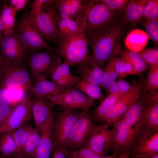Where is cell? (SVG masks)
I'll return each instance as SVG.
<instances>
[{
  "label": "cell",
  "instance_id": "9f6ffc18",
  "mask_svg": "<svg viewBox=\"0 0 158 158\" xmlns=\"http://www.w3.org/2000/svg\"><path fill=\"white\" fill-rule=\"evenodd\" d=\"M117 157V156L116 155L112 153L111 155L106 156H104L100 157V158H116Z\"/></svg>",
  "mask_w": 158,
  "mask_h": 158
},
{
  "label": "cell",
  "instance_id": "83f0119b",
  "mask_svg": "<svg viewBox=\"0 0 158 158\" xmlns=\"http://www.w3.org/2000/svg\"><path fill=\"white\" fill-rule=\"evenodd\" d=\"M119 54L131 64L136 74L142 73L149 69L148 64L142 59L138 53L128 49H121Z\"/></svg>",
  "mask_w": 158,
  "mask_h": 158
},
{
  "label": "cell",
  "instance_id": "2e32d148",
  "mask_svg": "<svg viewBox=\"0 0 158 158\" xmlns=\"http://www.w3.org/2000/svg\"><path fill=\"white\" fill-rule=\"evenodd\" d=\"M112 123L113 135L111 149L112 153L117 157L122 152L129 150L134 135L128 125L122 118H119Z\"/></svg>",
  "mask_w": 158,
  "mask_h": 158
},
{
  "label": "cell",
  "instance_id": "b9f144b4",
  "mask_svg": "<svg viewBox=\"0 0 158 158\" xmlns=\"http://www.w3.org/2000/svg\"><path fill=\"white\" fill-rule=\"evenodd\" d=\"M54 4L61 19L71 18L69 5L66 0H55Z\"/></svg>",
  "mask_w": 158,
  "mask_h": 158
},
{
  "label": "cell",
  "instance_id": "8fae6325",
  "mask_svg": "<svg viewBox=\"0 0 158 158\" xmlns=\"http://www.w3.org/2000/svg\"><path fill=\"white\" fill-rule=\"evenodd\" d=\"M31 92H26L0 128V134L12 132L33 118Z\"/></svg>",
  "mask_w": 158,
  "mask_h": 158
},
{
  "label": "cell",
  "instance_id": "ba28073f",
  "mask_svg": "<svg viewBox=\"0 0 158 158\" xmlns=\"http://www.w3.org/2000/svg\"><path fill=\"white\" fill-rule=\"evenodd\" d=\"M81 112L64 109L54 121V143L66 150L75 123Z\"/></svg>",
  "mask_w": 158,
  "mask_h": 158
},
{
  "label": "cell",
  "instance_id": "4dcf8cb0",
  "mask_svg": "<svg viewBox=\"0 0 158 158\" xmlns=\"http://www.w3.org/2000/svg\"><path fill=\"white\" fill-rule=\"evenodd\" d=\"M114 59L108 61L103 69L102 80L99 87L106 91L116 81L118 77L114 67Z\"/></svg>",
  "mask_w": 158,
  "mask_h": 158
},
{
  "label": "cell",
  "instance_id": "484cf974",
  "mask_svg": "<svg viewBox=\"0 0 158 158\" xmlns=\"http://www.w3.org/2000/svg\"><path fill=\"white\" fill-rule=\"evenodd\" d=\"M16 13L6 1H4L0 18L3 25L4 37L9 36L15 32Z\"/></svg>",
  "mask_w": 158,
  "mask_h": 158
},
{
  "label": "cell",
  "instance_id": "7bdbcfd3",
  "mask_svg": "<svg viewBox=\"0 0 158 158\" xmlns=\"http://www.w3.org/2000/svg\"><path fill=\"white\" fill-rule=\"evenodd\" d=\"M68 154L73 158H90L96 154L90 147L85 146L75 150L68 151Z\"/></svg>",
  "mask_w": 158,
  "mask_h": 158
},
{
  "label": "cell",
  "instance_id": "4fadbf2b",
  "mask_svg": "<svg viewBox=\"0 0 158 158\" xmlns=\"http://www.w3.org/2000/svg\"><path fill=\"white\" fill-rule=\"evenodd\" d=\"M130 156L158 154V130L142 128L133 137L129 149Z\"/></svg>",
  "mask_w": 158,
  "mask_h": 158
},
{
  "label": "cell",
  "instance_id": "f546056e",
  "mask_svg": "<svg viewBox=\"0 0 158 158\" xmlns=\"http://www.w3.org/2000/svg\"><path fill=\"white\" fill-rule=\"evenodd\" d=\"M126 93L107 95L95 110L93 114L95 117L99 120H104L105 115L109 109L117 101Z\"/></svg>",
  "mask_w": 158,
  "mask_h": 158
},
{
  "label": "cell",
  "instance_id": "9a60e30c",
  "mask_svg": "<svg viewBox=\"0 0 158 158\" xmlns=\"http://www.w3.org/2000/svg\"><path fill=\"white\" fill-rule=\"evenodd\" d=\"M110 124L107 123L95 126L87 140L86 146L96 154L104 155L111 148L113 135Z\"/></svg>",
  "mask_w": 158,
  "mask_h": 158
},
{
  "label": "cell",
  "instance_id": "681fc988",
  "mask_svg": "<svg viewBox=\"0 0 158 158\" xmlns=\"http://www.w3.org/2000/svg\"><path fill=\"white\" fill-rule=\"evenodd\" d=\"M90 0H67L70 4L81 9L87 11Z\"/></svg>",
  "mask_w": 158,
  "mask_h": 158
},
{
  "label": "cell",
  "instance_id": "d6a6232c",
  "mask_svg": "<svg viewBox=\"0 0 158 158\" xmlns=\"http://www.w3.org/2000/svg\"><path fill=\"white\" fill-rule=\"evenodd\" d=\"M40 133L33 128L24 147L23 154L24 155L30 158H34L40 141Z\"/></svg>",
  "mask_w": 158,
  "mask_h": 158
},
{
  "label": "cell",
  "instance_id": "1f68e13d",
  "mask_svg": "<svg viewBox=\"0 0 158 158\" xmlns=\"http://www.w3.org/2000/svg\"><path fill=\"white\" fill-rule=\"evenodd\" d=\"M0 135V152L5 156H11L16 150L12 132L2 133Z\"/></svg>",
  "mask_w": 158,
  "mask_h": 158
},
{
  "label": "cell",
  "instance_id": "d4e9b609",
  "mask_svg": "<svg viewBox=\"0 0 158 158\" xmlns=\"http://www.w3.org/2000/svg\"><path fill=\"white\" fill-rule=\"evenodd\" d=\"M146 4L143 0H131L124 9V16L126 20L133 24L139 22L144 18Z\"/></svg>",
  "mask_w": 158,
  "mask_h": 158
},
{
  "label": "cell",
  "instance_id": "4316f807",
  "mask_svg": "<svg viewBox=\"0 0 158 158\" xmlns=\"http://www.w3.org/2000/svg\"><path fill=\"white\" fill-rule=\"evenodd\" d=\"M64 89L58 86L52 81L44 79L35 82L30 91L35 96L45 97L59 93Z\"/></svg>",
  "mask_w": 158,
  "mask_h": 158
},
{
  "label": "cell",
  "instance_id": "52a82bcc",
  "mask_svg": "<svg viewBox=\"0 0 158 158\" xmlns=\"http://www.w3.org/2000/svg\"><path fill=\"white\" fill-rule=\"evenodd\" d=\"M113 13L100 0H90L82 26L86 36L110 23Z\"/></svg>",
  "mask_w": 158,
  "mask_h": 158
},
{
  "label": "cell",
  "instance_id": "5bb4252c",
  "mask_svg": "<svg viewBox=\"0 0 158 158\" xmlns=\"http://www.w3.org/2000/svg\"><path fill=\"white\" fill-rule=\"evenodd\" d=\"M95 127L89 111H81L74 125L66 150L72 151L85 146Z\"/></svg>",
  "mask_w": 158,
  "mask_h": 158
},
{
  "label": "cell",
  "instance_id": "91938a15",
  "mask_svg": "<svg viewBox=\"0 0 158 158\" xmlns=\"http://www.w3.org/2000/svg\"><path fill=\"white\" fill-rule=\"evenodd\" d=\"M67 158H73L68 154V155Z\"/></svg>",
  "mask_w": 158,
  "mask_h": 158
},
{
  "label": "cell",
  "instance_id": "6f0895ef",
  "mask_svg": "<svg viewBox=\"0 0 158 158\" xmlns=\"http://www.w3.org/2000/svg\"><path fill=\"white\" fill-rule=\"evenodd\" d=\"M104 156V155L101 154H95L91 157L90 158H100V157Z\"/></svg>",
  "mask_w": 158,
  "mask_h": 158
},
{
  "label": "cell",
  "instance_id": "74e56055",
  "mask_svg": "<svg viewBox=\"0 0 158 158\" xmlns=\"http://www.w3.org/2000/svg\"><path fill=\"white\" fill-rule=\"evenodd\" d=\"M144 17L148 21L158 19V0H150L145 8Z\"/></svg>",
  "mask_w": 158,
  "mask_h": 158
},
{
  "label": "cell",
  "instance_id": "d590c367",
  "mask_svg": "<svg viewBox=\"0 0 158 158\" xmlns=\"http://www.w3.org/2000/svg\"><path fill=\"white\" fill-rule=\"evenodd\" d=\"M133 87L127 81L121 80L116 81L107 90V95H115L120 93H126L130 91Z\"/></svg>",
  "mask_w": 158,
  "mask_h": 158
},
{
  "label": "cell",
  "instance_id": "ffe728a7",
  "mask_svg": "<svg viewBox=\"0 0 158 158\" xmlns=\"http://www.w3.org/2000/svg\"><path fill=\"white\" fill-rule=\"evenodd\" d=\"M47 99L43 97H35L31 100V109L35 122V128L40 133L45 123L54 115Z\"/></svg>",
  "mask_w": 158,
  "mask_h": 158
},
{
  "label": "cell",
  "instance_id": "277c9868",
  "mask_svg": "<svg viewBox=\"0 0 158 158\" xmlns=\"http://www.w3.org/2000/svg\"><path fill=\"white\" fill-rule=\"evenodd\" d=\"M41 50L31 51L28 58L31 74L35 82L46 79L54 69L62 63L61 58L54 51Z\"/></svg>",
  "mask_w": 158,
  "mask_h": 158
},
{
  "label": "cell",
  "instance_id": "816d5d0a",
  "mask_svg": "<svg viewBox=\"0 0 158 158\" xmlns=\"http://www.w3.org/2000/svg\"><path fill=\"white\" fill-rule=\"evenodd\" d=\"M132 158H158V154H142L135 156Z\"/></svg>",
  "mask_w": 158,
  "mask_h": 158
},
{
  "label": "cell",
  "instance_id": "f907efd6",
  "mask_svg": "<svg viewBox=\"0 0 158 158\" xmlns=\"http://www.w3.org/2000/svg\"><path fill=\"white\" fill-rule=\"evenodd\" d=\"M33 129L30 125L25 130L21 137L20 142V150L21 154H23V149Z\"/></svg>",
  "mask_w": 158,
  "mask_h": 158
},
{
  "label": "cell",
  "instance_id": "6da1fadb",
  "mask_svg": "<svg viewBox=\"0 0 158 158\" xmlns=\"http://www.w3.org/2000/svg\"><path fill=\"white\" fill-rule=\"evenodd\" d=\"M123 33L122 26L109 23L86 37L92 51V58L101 69L108 61L119 54L120 40Z\"/></svg>",
  "mask_w": 158,
  "mask_h": 158
},
{
  "label": "cell",
  "instance_id": "f6af8a7d",
  "mask_svg": "<svg viewBox=\"0 0 158 158\" xmlns=\"http://www.w3.org/2000/svg\"><path fill=\"white\" fill-rule=\"evenodd\" d=\"M17 104H14L13 102L9 89L4 87H0V104L13 105Z\"/></svg>",
  "mask_w": 158,
  "mask_h": 158
},
{
  "label": "cell",
  "instance_id": "836d02e7",
  "mask_svg": "<svg viewBox=\"0 0 158 158\" xmlns=\"http://www.w3.org/2000/svg\"><path fill=\"white\" fill-rule=\"evenodd\" d=\"M114 66L118 77L124 78L129 75L136 74L131 64L123 58H114Z\"/></svg>",
  "mask_w": 158,
  "mask_h": 158
},
{
  "label": "cell",
  "instance_id": "94428289",
  "mask_svg": "<svg viewBox=\"0 0 158 158\" xmlns=\"http://www.w3.org/2000/svg\"><path fill=\"white\" fill-rule=\"evenodd\" d=\"M1 58L0 55V65L1 64Z\"/></svg>",
  "mask_w": 158,
  "mask_h": 158
},
{
  "label": "cell",
  "instance_id": "e575fe53",
  "mask_svg": "<svg viewBox=\"0 0 158 158\" xmlns=\"http://www.w3.org/2000/svg\"><path fill=\"white\" fill-rule=\"evenodd\" d=\"M145 80L142 91L157 90L158 89V65H150L149 71Z\"/></svg>",
  "mask_w": 158,
  "mask_h": 158
},
{
  "label": "cell",
  "instance_id": "7a4b0ae2",
  "mask_svg": "<svg viewBox=\"0 0 158 158\" xmlns=\"http://www.w3.org/2000/svg\"><path fill=\"white\" fill-rule=\"evenodd\" d=\"M87 38L83 29L59 44L55 54L64 59L69 66L77 65L92 61Z\"/></svg>",
  "mask_w": 158,
  "mask_h": 158
},
{
  "label": "cell",
  "instance_id": "44dd1931",
  "mask_svg": "<svg viewBox=\"0 0 158 158\" xmlns=\"http://www.w3.org/2000/svg\"><path fill=\"white\" fill-rule=\"evenodd\" d=\"M69 67L64 62L57 66L49 75L51 81L63 89L69 87H74L81 78L73 75L71 73Z\"/></svg>",
  "mask_w": 158,
  "mask_h": 158
},
{
  "label": "cell",
  "instance_id": "60d3db41",
  "mask_svg": "<svg viewBox=\"0 0 158 158\" xmlns=\"http://www.w3.org/2000/svg\"><path fill=\"white\" fill-rule=\"evenodd\" d=\"M30 125L28 121L18 128L12 131L13 136L16 145V151L12 155L21 154L20 150L21 139L24 132Z\"/></svg>",
  "mask_w": 158,
  "mask_h": 158
},
{
  "label": "cell",
  "instance_id": "5b68a950",
  "mask_svg": "<svg viewBox=\"0 0 158 158\" xmlns=\"http://www.w3.org/2000/svg\"><path fill=\"white\" fill-rule=\"evenodd\" d=\"M51 104L61 106L64 109L88 111L94 103V99L73 87H69L61 92L44 97Z\"/></svg>",
  "mask_w": 158,
  "mask_h": 158
},
{
  "label": "cell",
  "instance_id": "603a6c76",
  "mask_svg": "<svg viewBox=\"0 0 158 158\" xmlns=\"http://www.w3.org/2000/svg\"><path fill=\"white\" fill-rule=\"evenodd\" d=\"M149 38L145 32L139 29H135L127 35L124 44L128 49L139 53L146 47Z\"/></svg>",
  "mask_w": 158,
  "mask_h": 158
},
{
  "label": "cell",
  "instance_id": "9c48e42d",
  "mask_svg": "<svg viewBox=\"0 0 158 158\" xmlns=\"http://www.w3.org/2000/svg\"><path fill=\"white\" fill-rule=\"evenodd\" d=\"M15 31L22 43L29 51L43 49L55 51L41 37L29 20L28 15L24 16L15 26Z\"/></svg>",
  "mask_w": 158,
  "mask_h": 158
},
{
  "label": "cell",
  "instance_id": "8992f818",
  "mask_svg": "<svg viewBox=\"0 0 158 158\" xmlns=\"http://www.w3.org/2000/svg\"><path fill=\"white\" fill-rule=\"evenodd\" d=\"M32 85L29 73L21 65L1 62L0 65V87L30 91Z\"/></svg>",
  "mask_w": 158,
  "mask_h": 158
},
{
  "label": "cell",
  "instance_id": "8d00e7d4",
  "mask_svg": "<svg viewBox=\"0 0 158 158\" xmlns=\"http://www.w3.org/2000/svg\"><path fill=\"white\" fill-rule=\"evenodd\" d=\"M142 59L150 65H158V49L150 48L145 49L138 53Z\"/></svg>",
  "mask_w": 158,
  "mask_h": 158
},
{
  "label": "cell",
  "instance_id": "3957f363",
  "mask_svg": "<svg viewBox=\"0 0 158 158\" xmlns=\"http://www.w3.org/2000/svg\"><path fill=\"white\" fill-rule=\"evenodd\" d=\"M54 1L47 0L42 5L40 13L37 17L32 20L28 19L47 43L57 42L58 24L61 18L54 5Z\"/></svg>",
  "mask_w": 158,
  "mask_h": 158
},
{
  "label": "cell",
  "instance_id": "e0dca14e",
  "mask_svg": "<svg viewBox=\"0 0 158 158\" xmlns=\"http://www.w3.org/2000/svg\"><path fill=\"white\" fill-rule=\"evenodd\" d=\"M147 93V91H142L136 102L120 118L127 123L134 135L143 128V116Z\"/></svg>",
  "mask_w": 158,
  "mask_h": 158
},
{
  "label": "cell",
  "instance_id": "cb8c5ba5",
  "mask_svg": "<svg viewBox=\"0 0 158 158\" xmlns=\"http://www.w3.org/2000/svg\"><path fill=\"white\" fill-rule=\"evenodd\" d=\"M82 29V27L71 18H61L58 24L57 43L59 44Z\"/></svg>",
  "mask_w": 158,
  "mask_h": 158
},
{
  "label": "cell",
  "instance_id": "ab89813d",
  "mask_svg": "<svg viewBox=\"0 0 158 158\" xmlns=\"http://www.w3.org/2000/svg\"><path fill=\"white\" fill-rule=\"evenodd\" d=\"M100 1L109 9L114 12L116 11L124 10L129 1L128 0H100Z\"/></svg>",
  "mask_w": 158,
  "mask_h": 158
},
{
  "label": "cell",
  "instance_id": "bcb514c9",
  "mask_svg": "<svg viewBox=\"0 0 158 158\" xmlns=\"http://www.w3.org/2000/svg\"><path fill=\"white\" fill-rule=\"evenodd\" d=\"M16 105H5L0 104V128L6 120L13 109Z\"/></svg>",
  "mask_w": 158,
  "mask_h": 158
},
{
  "label": "cell",
  "instance_id": "c3c4849f",
  "mask_svg": "<svg viewBox=\"0 0 158 158\" xmlns=\"http://www.w3.org/2000/svg\"><path fill=\"white\" fill-rule=\"evenodd\" d=\"M29 1L28 0H10L9 4L17 13L23 10Z\"/></svg>",
  "mask_w": 158,
  "mask_h": 158
},
{
  "label": "cell",
  "instance_id": "ac0fdd59",
  "mask_svg": "<svg viewBox=\"0 0 158 158\" xmlns=\"http://www.w3.org/2000/svg\"><path fill=\"white\" fill-rule=\"evenodd\" d=\"M54 118V115L51 116L44 125L34 158H50L54 145L52 128Z\"/></svg>",
  "mask_w": 158,
  "mask_h": 158
},
{
  "label": "cell",
  "instance_id": "d6986e66",
  "mask_svg": "<svg viewBox=\"0 0 158 158\" xmlns=\"http://www.w3.org/2000/svg\"><path fill=\"white\" fill-rule=\"evenodd\" d=\"M143 128L158 130V93L157 90L147 91L144 111Z\"/></svg>",
  "mask_w": 158,
  "mask_h": 158
},
{
  "label": "cell",
  "instance_id": "7c38bea8",
  "mask_svg": "<svg viewBox=\"0 0 158 158\" xmlns=\"http://www.w3.org/2000/svg\"><path fill=\"white\" fill-rule=\"evenodd\" d=\"M145 79L140 77L132 89L117 101L105 115L104 120L110 124L118 119L137 100L142 91Z\"/></svg>",
  "mask_w": 158,
  "mask_h": 158
},
{
  "label": "cell",
  "instance_id": "30bf717a",
  "mask_svg": "<svg viewBox=\"0 0 158 158\" xmlns=\"http://www.w3.org/2000/svg\"><path fill=\"white\" fill-rule=\"evenodd\" d=\"M29 51L19 39L15 31L11 35L4 37L0 42L1 62L21 65Z\"/></svg>",
  "mask_w": 158,
  "mask_h": 158
},
{
  "label": "cell",
  "instance_id": "7402d4cb",
  "mask_svg": "<svg viewBox=\"0 0 158 158\" xmlns=\"http://www.w3.org/2000/svg\"><path fill=\"white\" fill-rule=\"evenodd\" d=\"M77 66L81 78L100 86L102 80L103 69L99 67L93 60L90 62L79 64Z\"/></svg>",
  "mask_w": 158,
  "mask_h": 158
},
{
  "label": "cell",
  "instance_id": "11a10c76",
  "mask_svg": "<svg viewBox=\"0 0 158 158\" xmlns=\"http://www.w3.org/2000/svg\"><path fill=\"white\" fill-rule=\"evenodd\" d=\"M10 158H30L24 155L23 154L18 155H12Z\"/></svg>",
  "mask_w": 158,
  "mask_h": 158
},
{
  "label": "cell",
  "instance_id": "f35d334b",
  "mask_svg": "<svg viewBox=\"0 0 158 158\" xmlns=\"http://www.w3.org/2000/svg\"><path fill=\"white\" fill-rule=\"evenodd\" d=\"M145 27L146 34L156 44L158 43V19L150 21L146 20Z\"/></svg>",
  "mask_w": 158,
  "mask_h": 158
},
{
  "label": "cell",
  "instance_id": "f1b7e54d",
  "mask_svg": "<svg viewBox=\"0 0 158 158\" xmlns=\"http://www.w3.org/2000/svg\"><path fill=\"white\" fill-rule=\"evenodd\" d=\"M74 87L94 100L102 101L104 98V95L102 93L99 86L81 78Z\"/></svg>",
  "mask_w": 158,
  "mask_h": 158
},
{
  "label": "cell",
  "instance_id": "ee69618b",
  "mask_svg": "<svg viewBox=\"0 0 158 158\" xmlns=\"http://www.w3.org/2000/svg\"><path fill=\"white\" fill-rule=\"evenodd\" d=\"M47 0H35L32 4V10L28 15L30 20L35 19L39 15L41 11L42 5Z\"/></svg>",
  "mask_w": 158,
  "mask_h": 158
},
{
  "label": "cell",
  "instance_id": "db71d44e",
  "mask_svg": "<svg viewBox=\"0 0 158 158\" xmlns=\"http://www.w3.org/2000/svg\"><path fill=\"white\" fill-rule=\"evenodd\" d=\"M1 11L0 10V42L4 37L3 35V25L0 18Z\"/></svg>",
  "mask_w": 158,
  "mask_h": 158
},
{
  "label": "cell",
  "instance_id": "680465c9",
  "mask_svg": "<svg viewBox=\"0 0 158 158\" xmlns=\"http://www.w3.org/2000/svg\"><path fill=\"white\" fill-rule=\"evenodd\" d=\"M11 156L3 155L0 152V158H10Z\"/></svg>",
  "mask_w": 158,
  "mask_h": 158
},
{
  "label": "cell",
  "instance_id": "7dc6e473",
  "mask_svg": "<svg viewBox=\"0 0 158 158\" xmlns=\"http://www.w3.org/2000/svg\"><path fill=\"white\" fill-rule=\"evenodd\" d=\"M68 152L54 143L50 158H67Z\"/></svg>",
  "mask_w": 158,
  "mask_h": 158
},
{
  "label": "cell",
  "instance_id": "f5cc1de1",
  "mask_svg": "<svg viewBox=\"0 0 158 158\" xmlns=\"http://www.w3.org/2000/svg\"><path fill=\"white\" fill-rule=\"evenodd\" d=\"M116 158H130L129 150H127L122 152L118 155Z\"/></svg>",
  "mask_w": 158,
  "mask_h": 158
}]
</instances>
